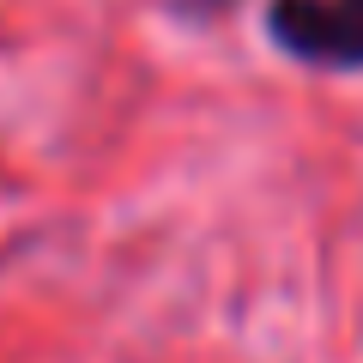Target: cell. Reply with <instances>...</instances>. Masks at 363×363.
Listing matches in <instances>:
<instances>
[{"label": "cell", "mask_w": 363, "mask_h": 363, "mask_svg": "<svg viewBox=\"0 0 363 363\" xmlns=\"http://www.w3.org/2000/svg\"><path fill=\"white\" fill-rule=\"evenodd\" d=\"M267 30L309 67H363V0H272Z\"/></svg>", "instance_id": "6da1fadb"}]
</instances>
